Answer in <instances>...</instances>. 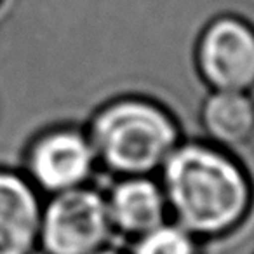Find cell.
<instances>
[{
  "label": "cell",
  "instance_id": "1",
  "mask_svg": "<svg viewBox=\"0 0 254 254\" xmlns=\"http://www.w3.org/2000/svg\"><path fill=\"white\" fill-rule=\"evenodd\" d=\"M159 174L171 219L198 240L230 235L253 207L247 171L209 141H181Z\"/></svg>",
  "mask_w": 254,
  "mask_h": 254
},
{
  "label": "cell",
  "instance_id": "2",
  "mask_svg": "<svg viewBox=\"0 0 254 254\" xmlns=\"http://www.w3.org/2000/svg\"><path fill=\"white\" fill-rule=\"evenodd\" d=\"M98 167L115 178L155 176L181 139L174 115L143 96H122L92 113L85 127Z\"/></svg>",
  "mask_w": 254,
  "mask_h": 254
},
{
  "label": "cell",
  "instance_id": "3",
  "mask_svg": "<svg viewBox=\"0 0 254 254\" xmlns=\"http://www.w3.org/2000/svg\"><path fill=\"white\" fill-rule=\"evenodd\" d=\"M113 235L105 193L91 185L49 195L42 205V254H92Z\"/></svg>",
  "mask_w": 254,
  "mask_h": 254
},
{
  "label": "cell",
  "instance_id": "4",
  "mask_svg": "<svg viewBox=\"0 0 254 254\" xmlns=\"http://www.w3.org/2000/svg\"><path fill=\"white\" fill-rule=\"evenodd\" d=\"M195 66L211 91L253 92L254 26L233 14L209 21L195 46Z\"/></svg>",
  "mask_w": 254,
  "mask_h": 254
},
{
  "label": "cell",
  "instance_id": "5",
  "mask_svg": "<svg viewBox=\"0 0 254 254\" xmlns=\"http://www.w3.org/2000/svg\"><path fill=\"white\" fill-rule=\"evenodd\" d=\"M98 159L85 129L51 127L25 152V176L40 193L54 195L89 185Z\"/></svg>",
  "mask_w": 254,
  "mask_h": 254
},
{
  "label": "cell",
  "instance_id": "6",
  "mask_svg": "<svg viewBox=\"0 0 254 254\" xmlns=\"http://www.w3.org/2000/svg\"><path fill=\"white\" fill-rule=\"evenodd\" d=\"M105 198L113 235L134 240L171 219L162 185L153 176L117 178Z\"/></svg>",
  "mask_w": 254,
  "mask_h": 254
},
{
  "label": "cell",
  "instance_id": "7",
  "mask_svg": "<svg viewBox=\"0 0 254 254\" xmlns=\"http://www.w3.org/2000/svg\"><path fill=\"white\" fill-rule=\"evenodd\" d=\"M40 191L21 173L0 167V254L39 251Z\"/></svg>",
  "mask_w": 254,
  "mask_h": 254
},
{
  "label": "cell",
  "instance_id": "8",
  "mask_svg": "<svg viewBox=\"0 0 254 254\" xmlns=\"http://www.w3.org/2000/svg\"><path fill=\"white\" fill-rule=\"evenodd\" d=\"M200 126L219 148L246 146L254 138V98L251 92L211 91L200 106Z\"/></svg>",
  "mask_w": 254,
  "mask_h": 254
},
{
  "label": "cell",
  "instance_id": "9",
  "mask_svg": "<svg viewBox=\"0 0 254 254\" xmlns=\"http://www.w3.org/2000/svg\"><path fill=\"white\" fill-rule=\"evenodd\" d=\"M131 254H198V239L169 219L132 240Z\"/></svg>",
  "mask_w": 254,
  "mask_h": 254
},
{
  "label": "cell",
  "instance_id": "10",
  "mask_svg": "<svg viewBox=\"0 0 254 254\" xmlns=\"http://www.w3.org/2000/svg\"><path fill=\"white\" fill-rule=\"evenodd\" d=\"M92 254H124V253H122V251H119V249H115V247H112L110 244H106V246H103L101 249L94 251Z\"/></svg>",
  "mask_w": 254,
  "mask_h": 254
},
{
  "label": "cell",
  "instance_id": "11",
  "mask_svg": "<svg viewBox=\"0 0 254 254\" xmlns=\"http://www.w3.org/2000/svg\"><path fill=\"white\" fill-rule=\"evenodd\" d=\"M2 2H4V0H0V5H2Z\"/></svg>",
  "mask_w": 254,
  "mask_h": 254
}]
</instances>
